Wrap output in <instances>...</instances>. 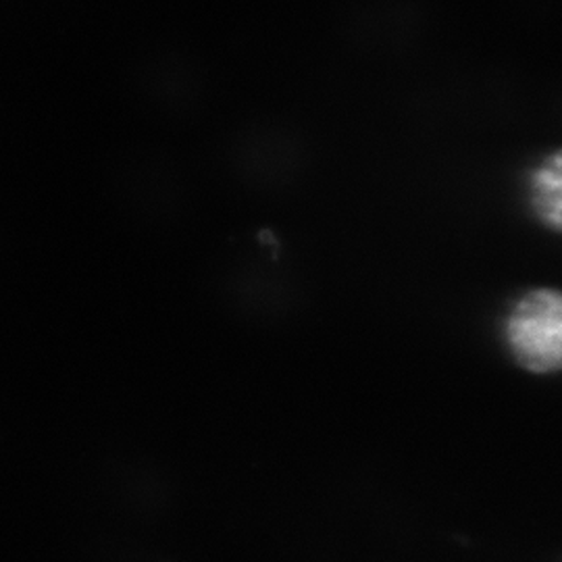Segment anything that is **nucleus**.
Wrapping results in <instances>:
<instances>
[{
	"label": "nucleus",
	"mask_w": 562,
	"mask_h": 562,
	"mask_svg": "<svg viewBox=\"0 0 562 562\" xmlns=\"http://www.w3.org/2000/svg\"><path fill=\"white\" fill-rule=\"evenodd\" d=\"M503 340L510 359L525 373H562V290L522 292L504 317Z\"/></svg>",
	"instance_id": "1"
},
{
	"label": "nucleus",
	"mask_w": 562,
	"mask_h": 562,
	"mask_svg": "<svg viewBox=\"0 0 562 562\" xmlns=\"http://www.w3.org/2000/svg\"><path fill=\"white\" fill-rule=\"evenodd\" d=\"M527 201L546 229L562 234V148L538 162L527 180Z\"/></svg>",
	"instance_id": "2"
}]
</instances>
